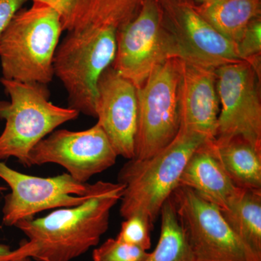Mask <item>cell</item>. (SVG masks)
<instances>
[{
	"label": "cell",
	"mask_w": 261,
	"mask_h": 261,
	"mask_svg": "<svg viewBox=\"0 0 261 261\" xmlns=\"http://www.w3.org/2000/svg\"><path fill=\"white\" fill-rule=\"evenodd\" d=\"M123 190L118 182L102 181L97 191L80 205L19 221L15 227L29 240L14 250L15 258L71 261L97 246L108 231L111 210L121 200Z\"/></svg>",
	"instance_id": "1"
},
{
	"label": "cell",
	"mask_w": 261,
	"mask_h": 261,
	"mask_svg": "<svg viewBox=\"0 0 261 261\" xmlns=\"http://www.w3.org/2000/svg\"><path fill=\"white\" fill-rule=\"evenodd\" d=\"M205 141L202 136L179 130L171 143L152 157L128 160L118 175V183L124 187L121 217L141 216L153 228L165 202L179 186L187 161Z\"/></svg>",
	"instance_id": "2"
},
{
	"label": "cell",
	"mask_w": 261,
	"mask_h": 261,
	"mask_svg": "<svg viewBox=\"0 0 261 261\" xmlns=\"http://www.w3.org/2000/svg\"><path fill=\"white\" fill-rule=\"evenodd\" d=\"M63 32L61 16L49 5L33 2L31 8L19 10L0 39L2 78L50 83Z\"/></svg>",
	"instance_id": "3"
},
{
	"label": "cell",
	"mask_w": 261,
	"mask_h": 261,
	"mask_svg": "<svg viewBox=\"0 0 261 261\" xmlns=\"http://www.w3.org/2000/svg\"><path fill=\"white\" fill-rule=\"evenodd\" d=\"M10 101H0V161L15 158L29 167L31 151L58 127L76 119L80 113L49 101L47 85L0 79Z\"/></svg>",
	"instance_id": "4"
},
{
	"label": "cell",
	"mask_w": 261,
	"mask_h": 261,
	"mask_svg": "<svg viewBox=\"0 0 261 261\" xmlns=\"http://www.w3.org/2000/svg\"><path fill=\"white\" fill-rule=\"evenodd\" d=\"M118 31L111 25L91 27L67 32L60 42L53 70L67 91L68 108L95 117L98 82L114 62Z\"/></svg>",
	"instance_id": "5"
},
{
	"label": "cell",
	"mask_w": 261,
	"mask_h": 261,
	"mask_svg": "<svg viewBox=\"0 0 261 261\" xmlns=\"http://www.w3.org/2000/svg\"><path fill=\"white\" fill-rule=\"evenodd\" d=\"M161 31L168 59L177 58L217 69L241 61L236 44L200 16L187 0H159Z\"/></svg>",
	"instance_id": "6"
},
{
	"label": "cell",
	"mask_w": 261,
	"mask_h": 261,
	"mask_svg": "<svg viewBox=\"0 0 261 261\" xmlns=\"http://www.w3.org/2000/svg\"><path fill=\"white\" fill-rule=\"evenodd\" d=\"M179 79V60L170 58L157 65L137 88L138 121L134 159L152 157L177 136Z\"/></svg>",
	"instance_id": "7"
},
{
	"label": "cell",
	"mask_w": 261,
	"mask_h": 261,
	"mask_svg": "<svg viewBox=\"0 0 261 261\" xmlns=\"http://www.w3.org/2000/svg\"><path fill=\"white\" fill-rule=\"evenodd\" d=\"M171 198L195 261H261L216 206L186 187L178 186Z\"/></svg>",
	"instance_id": "8"
},
{
	"label": "cell",
	"mask_w": 261,
	"mask_h": 261,
	"mask_svg": "<svg viewBox=\"0 0 261 261\" xmlns=\"http://www.w3.org/2000/svg\"><path fill=\"white\" fill-rule=\"evenodd\" d=\"M0 178L10 191L5 197L3 224L15 226L50 209L73 207L85 202L97 191L102 181L82 183L64 173L53 177H39L18 172L0 161Z\"/></svg>",
	"instance_id": "9"
},
{
	"label": "cell",
	"mask_w": 261,
	"mask_h": 261,
	"mask_svg": "<svg viewBox=\"0 0 261 261\" xmlns=\"http://www.w3.org/2000/svg\"><path fill=\"white\" fill-rule=\"evenodd\" d=\"M220 111L215 140L245 139L261 149L260 75L241 61L216 69Z\"/></svg>",
	"instance_id": "10"
},
{
	"label": "cell",
	"mask_w": 261,
	"mask_h": 261,
	"mask_svg": "<svg viewBox=\"0 0 261 261\" xmlns=\"http://www.w3.org/2000/svg\"><path fill=\"white\" fill-rule=\"evenodd\" d=\"M98 123L87 130H54L39 142L29 156V167L59 165L76 181L87 183L92 176L112 167L118 158Z\"/></svg>",
	"instance_id": "11"
},
{
	"label": "cell",
	"mask_w": 261,
	"mask_h": 261,
	"mask_svg": "<svg viewBox=\"0 0 261 261\" xmlns=\"http://www.w3.org/2000/svg\"><path fill=\"white\" fill-rule=\"evenodd\" d=\"M161 21L159 0H143L135 18L118 31L112 67L137 88L157 65L168 60Z\"/></svg>",
	"instance_id": "12"
},
{
	"label": "cell",
	"mask_w": 261,
	"mask_h": 261,
	"mask_svg": "<svg viewBox=\"0 0 261 261\" xmlns=\"http://www.w3.org/2000/svg\"><path fill=\"white\" fill-rule=\"evenodd\" d=\"M94 110L98 124L118 156L133 159L138 121L137 87L112 65L98 82Z\"/></svg>",
	"instance_id": "13"
},
{
	"label": "cell",
	"mask_w": 261,
	"mask_h": 261,
	"mask_svg": "<svg viewBox=\"0 0 261 261\" xmlns=\"http://www.w3.org/2000/svg\"><path fill=\"white\" fill-rule=\"evenodd\" d=\"M179 63V130L214 140L220 111L216 69Z\"/></svg>",
	"instance_id": "14"
},
{
	"label": "cell",
	"mask_w": 261,
	"mask_h": 261,
	"mask_svg": "<svg viewBox=\"0 0 261 261\" xmlns=\"http://www.w3.org/2000/svg\"><path fill=\"white\" fill-rule=\"evenodd\" d=\"M179 186L191 189L221 211L227 210L242 192L224 171L209 140L198 147L185 165Z\"/></svg>",
	"instance_id": "15"
},
{
	"label": "cell",
	"mask_w": 261,
	"mask_h": 261,
	"mask_svg": "<svg viewBox=\"0 0 261 261\" xmlns=\"http://www.w3.org/2000/svg\"><path fill=\"white\" fill-rule=\"evenodd\" d=\"M143 0H32L49 5L59 13L63 32L111 25L119 29L138 13Z\"/></svg>",
	"instance_id": "16"
},
{
	"label": "cell",
	"mask_w": 261,
	"mask_h": 261,
	"mask_svg": "<svg viewBox=\"0 0 261 261\" xmlns=\"http://www.w3.org/2000/svg\"><path fill=\"white\" fill-rule=\"evenodd\" d=\"M209 145L238 188L261 190V149L240 137L209 140Z\"/></svg>",
	"instance_id": "17"
},
{
	"label": "cell",
	"mask_w": 261,
	"mask_h": 261,
	"mask_svg": "<svg viewBox=\"0 0 261 261\" xmlns=\"http://www.w3.org/2000/svg\"><path fill=\"white\" fill-rule=\"evenodd\" d=\"M194 6L211 27L236 44L261 14V0H207Z\"/></svg>",
	"instance_id": "18"
},
{
	"label": "cell",
	"mask_w": 261,
	"mask_h": 261,
	"mask_svg": "<svg viewBox=\"0 0 261 261\" xmlns=\"http://www.w3.org/2000/svg\"><path fill=\"white\" fill-rule=\"evenodd\" d=\"M221 214L233 232L261 256V190H242Z\"/></svg>",
	"instance_id": "19"
},
{
	"label": "cell",
	"mask_w": 261,
	"mask_h": 261,
	"mask_svg": "<svg viewBox=\"0 0 261 261\" xmlns=\"http://www.w3.org/2000/svg\"><path fill=\"white\" fill-rule=\"evenodd\" d=\"M160 216L161 227L159 243L144 261H195L171 197L165 202Z\"/></svg>",
	"instance_id": "20"
},
{
	"label": "cell",
	"mask_w": 261,
	"mask_h": 261,
	"mask_svg": "<svg viewBox=\"0 0 261 261\" xmlns=\"http://www.w3.org/2000/svg\"><path fill=\"white\" fill-rule=\"evenodd\" d=\"M149 252L128 245L117 238H110L94 249L92 261H144Z\"/></svg>",
	"instance_id": "21"
},
{
	"label": "cell",
	"mask_w": 261,
	"mask_h": 261,
	"mask_svg": "<svg viewBox=\"0 0 261 261\" xmlns=\"http://www.w3.org/2000/svg\"><path fill=\"white\" fill-rule=\"evenodd\" d=\"M236 45L240 59L250 63L260 75L261 17L250 22Z\"/></svg>",
	"instance_id": "22"
},
{
	"label": "cell",
	"mask_w": 261,
	"mask_h": 261,
	"mask_svg": "<svg viewBox=\"0 0 261 261\" xmlns=\"http://www.w3.org/2000/svg\"><path fill=\"white\" fill-rule=\"evenodd\" d=\"M153 228L143 218L133 216L124 219L116 238L123 243L149 250L151 247L150 233Z\"/></svg>",
	"instance_id": "23"
},
{
	"label": "cell",
	"mask_w": 261,
	"mask_h": 261,
	"mask_svg": "<svg viewBox=\"0 0 261 261\" xmlns=\"http://www.w3.org/2000/svg\"><path fill=\"white\" fill-rule=\"evenodd\" d=\"M29 0H0V39L17 13Z\"/></svg>",
	"instance_id": "24"
},
{
	"label": "cell",
	"mask_w": 261,
	"mask_h": 261,
	"mask_svg": "<svg viewBox=\"0 0 261 261\" xmlns=\"http://www.w3.org/2000/svg\"><path fill=\"white\" fill-rule=\"evenodd\" d=\"M14 258V250H12L8 245L0 244V261H10Z\"/></svg>",
	"instance_id": "25"
},
{
	"label": "cell",
	"mask_w": 261,
	"mask_h": 261,
	"mask_svg": "<svg viewBox=\"0 0 261 261\" xmlns=\"http://www.w3.org/2000/svg\"><path fill=\"white\" fill-rule=\"evenodd\" d=\"M10 261H32L30 257H17V258L13 259Z\"/></svg>",
	"instance_id": "26"
},
{
	"label": "cell",
	"mask_w": 261,
	"mask_h": 261,
	"mask_svg": "<svg viewBox=\"0 0 261 261\" xmlns=\"http://www.w3.org/2000/svg\"><path fill=\"white\" fill-rule=\"evenodd\" d=\"M6 190H8V187L1 186V185H0V192H5L6 191Z\"/></svg>",
	"instance_id": "27"
},
{
	"label": "cell",
	"mask_w": 261,
	"mask_h": 261,
	"mask_svg": "<svg viewBox=\"0 0 261 261\" xmlns=\"http://www.w3.org/2000/svg\"><path fill=\"white\" fill-rule=\"evenodd\" d=\"M195 1H197V3H204V2L207 1V0H195Z\"/></svg>",
	"instance_id": "28"
}]
</instances>
